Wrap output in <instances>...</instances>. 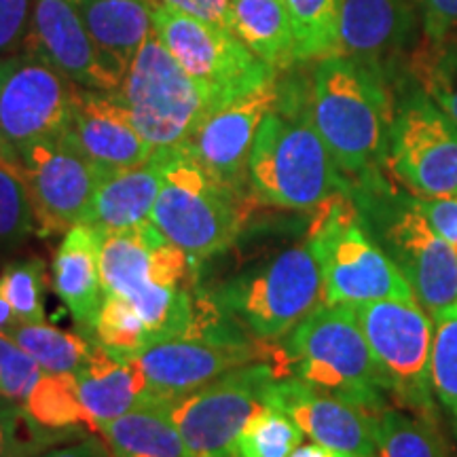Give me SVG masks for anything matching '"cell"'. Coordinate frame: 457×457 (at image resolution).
Returning <instances> with one entry per match:
<instances>
[{
    "instance_id": "6da1fadb",
    "label": "cell",
    "mask_w": 457,
    "mask_h": 457,
    "mask_svg": "<svg viewBox=\"0 0 457 457\" xmlns=\"http://www.w3.org/2000/svg\"><path fill=\"white\" fill-rule=\"evenodd\" d=\"M312 121L352 187L375 185L387 163L396 104L384 68L352 55L316 62L310 83Z\"/></svg>"
},
{
    "instance_id": "7a4b0ae2",
    "label": "cell",
    "mask_w": 457,
    "mask_h": 457,
    "mask_svg": "<svg viewBox=\"0 0 457 457\" xmlns=\"http://www.w3.org/2000/svg\"><path fill=\"white\" fill-rule=\"evenodd\" d=\"M248 182L254 202L313 212L337 193L350 191L322 136L312 121L310 89L279 87L250 151Z\"/></svg>"
},
{
    "instance_id": "3957f363",
    "label": "cell",
    "mask_w": 457,
    "mask_h": 457,
    "mask_svg": "<svg viewBox=\"0 0 457 457\" xmlns=\"http://www.w3.org/2000/svg\"><path fill=\"white\" fill-rule=\"evenodd\" d=\"M279 343L273 360L279 377H296L375 415L387 409L390 387L353 307L320 305Z\"/></svg>"
},
{
    "instance_id": "277c9868",
    "label": "cell",
    "mask_w": 457,
    "mask_h": 457,
    "mask_svg": "<svg viewBox=\"0 0 457 457\" xmlns=\"http://www.w3.org/2000/svg\"><path fill=\"white\" fill-rule=\"evenodd\" d=\"M205 293L228 322L262 343H279L324 305L322 271L307 242L256 261Z\"/></svg>"
},
{
    "instance_id": "5b68a950",
    "label": "cell",
    "mask_w": 457,
    "mask_h": 457,
    "mask_svg": "<svg viewBox=\"0 0 457 457\" xmlns=\"http://www.w3.org/2000/svg\"><path fill=\"white\" fill-rule=\"evenodd\" d=\"M305 242L322 271L324 305L356 307L381 299H415L396 262L370 236L352 188L313 210Z\"/></svg>"
},
{
    "instance_id": "8992f818",
    "label": "cell",
    "mask_w": 457,
    "mask_h": 457,
    "mask_svg": "<svg viewBox=\"0 0 457 457\" xmlns=\"http://www.w3.org/2000/svg\"><path fill=\"white\" fill-rule=\"evenodd\" d=\"M253 204L254 197L212 179L185 142L165 148L163 185L151 222L197 265L237 242Z\"/></svg>"
},
{
    "instance_id": "52a82bcc",
    "label": "cell",
    "mask_w": 457,
    "mask_h": 457,
    "mask_svg": "<svg viewBox=\"0 0 457 457\" xmlns=\"http://www.w3.org/2000/svg\"><path fill=\"white\" fill-rule=\"evenodd\" d=\"M153 30L174 60L205 89L216 111L278 81V71L254 55L237 34L185 11L157 4Z\"/></svg>"
},
{
    "instance_id": "ba28073f",
    "label": "cell",
    "mask_w": 457,
    "mask_h": 457,
    "mask_svg": "<svg viewBox=\"0 0 457 457\" xmlns=\"http://www.w3.org/2000/svg\"><path fill=\"white\" fill-rule=\"evenodd\" d=\"M136 128L155 148L179 146L216 111L205 89L153 34L114 89Z\"/></svg>"
},
{
    "instance_id": "9c48e42d",
    "label": "cell",
    "mask_w": 457,
    "mask_h": 457,
    "mask_svg": "<svg viewBox=\"0 0 457 457\" xmlns=\"http://www.w3.org/2000/svg\"><path fill=\"white\" fill-rule=\"evenodd\" d=\"M390 396L434 417L430 353L434 320L417 299H381L353 307Z\"/></svg>"
},
{
    "instance_id": "30bf717a",
    "label": "cell",
    "mask_w": 457,
    "mask_h": 457,
    "mask_svg": "<svg viewBox=\"0 0 457 457\" xmlns=\"http://www.w3.org/2000/svg\"><path fill=\"white\" fill-rule=\"evenodd\" d=\"M271 345L253 339L242 328L228 327L151 343L129 360L145 373L153 398L174 403L233 369L254 362L273 364L276 347Z\"/></svg>"
},
{
    "instance_id": "8fae6325",
    "label": "cell",
    "mask_w": 457,
    "mask_h": 457,
    "mask_svg": "<svg viewBox=\"0 0 457 457\" xmlns=\"http://www.w3.org/2000/svg\"><path fill=\"white\" fill-rule=\"evenodd\" d=\"M386 165L417 197L457 195V123L424 89L396 104Z\"/></svg>"
},
{
    "instance_id": "7c38bea8",
    "label": "cell",
    "mask_w": 457,
    "mask_h": 457,
    "mask_svg": "<svg viewBox=\"0 0 457 457\" xmlns=\"http://www.w3.org/2000/svg\"><path fill=\"white\" fill-rule=\"evenodd\" d=\"M271 362L233 369L170 403V417L195 457H228L245 421L265 404L267 387L278 379Z\"/></svg>"
},
{
    "instance_id": "4fadbf2b",
    "label": "cell",
    "mask_w": 457,
    "mask_h": 457,
    "mask_svg": "<svg viewBox=\"0 0 457 457\" xmlns=\"http://www.w3.org/2000/svg\"><path fill=\"white\" fill-rule=\"evenodd\" d=\"M77 85L38 57L21 51L0 62V138L15 153L64 136Z\"/></svg>"
},
{
    "instance_id": "5bb4252c",
    "label": "cell",
    "mask_w": 457,
    "mask_h": 457,
    "mask_svg": "<svg viewBox=\"0 0 457 457\" xmlns=\"http://www.w3.org/2000/svg\"><path fill=\"white\" fill-rule=\"evenodd\" d=\"M17 157L24 168L38 236H57L83 222L104 171L96 168L66 134L34 142Z\"/></svg>"
},
{
    "instance_id": "9a60e30c",
    "label": "cell",
    "mask_w": 457,
    "mask_h": 457,
    "mask_svg": "<svg viewBox=\"0 0 457 457\" xmlns=\"http://www.w3.org/2000/svg\"><path fill=\"white\" fill-rule=\"evenodd\" d=\"M381 245L430 316L457 305V253L434 231L415 204L403 197L381 214Z\"/></svg>"
},
{
    "instance_id": "2e32d148",
    "label": "cell",
    "mask_w": 457,
    "mask_h": 457,
    "mask_svg": "<svg viewBox=\"0 0 457 457\" xmlns=\"http://www.w3.org/2000/svg\"><path fill=\"white\" fill-rule=\"evenodd\" d=\"M278 100V81L210 112L185 145L212 179L250 195L248 162L256 131Z\"/></svg>"
},
{
    "instance_id": "e0dca14e",
    "label": "cell",
    "mask_w": 457,
    "mask_h": 457,
    "mask_svg": "<svg viewBox=\"0 0 457 457\" xmlns=\"http://www.w3.org/2000/svg\"><path fill=\"white\" fill-rule=\"evenodd\" d=\"M21 51L55 68L77 87L114 91L121 85L102 62L74 0H34Z\"/></svg>"
},
{
    "instance_id": "ac0fdd59",
    "label": "cell",
    "mask_w": 457,
    "mask_h": 457,
    "mask_svg": "<svg viewBox=\"0 0 457 457\" xmlns=\"http://www.w3.org/2000/svg\"><path fill=\"white\" fill-rule=\"evenodd\" d=\"M265 404L284 411L313 443L352 457H377V417L370 411L307 386L296 377H278Z\"/></svg>"
},
{
    "instance_id": "d6986e66",
    "label": "cell",
    "mask_w": 457,
    "mask_h": 457,
    "mask_svg": "<svg viewBox=\"0 0 457 457\" xmlns=\"http://www.w3.org/2000/svg\"><path fill=\"white\" fill-rule=\"evenodd\" d=\"M66 136L104 174L146 163L157 151L114 91L79 87Z\"/></svg>"
},
{
    "instance_id": "ffe728a7",
    "label": "cell",
    "mask_w": 457,
    "mask_h": 457,
    "mask_svg": "<svg viewBox=\"0 0 457 457\" xmlns=\"http://www.w3.org/2000/svg\"><path fill=\"white\" fill-rule=\"evenodd\" d=\"M100 248L102 233L98 228L79 222L68 228L51 262L55 295L66 305L79 333L89 337L91 341H94L96 316L104 301Z\"/></svg>"
},
{
    "instance_id": "44dd1931",
    "label": "cell",
    "mask_w": 457,
    "mask_h": 457,
    "mask_svg": "<svg viewBox=\"0 0 457 457\" xmlns=\"http://www.w3.org/2000/svg\"><path fill=\"white\" fill-rule=\"evenodd\" d=\"M413 0H343L341 54L386 71L415 26Z\"/></svg>"
},
{
    "instance_id": "7402d4cb",
    "label": "cell",
    "mask_w": 457,
    "mask_h": 457,
    "mask_svg": "<svg viewBox=\"0 0 457 457\" xmlns=\"http://www.w3.org/2000/svg\"><path fill=\"white\" fill-rule=\"evenodd\" d=\"M163 168L165 148H157L146 163L106 174L91 199L83 225L106 236L151 220L163 185Z\"/></svg>"
},
{
    "instance_id": "603a6c76",
    "label": "cell",
    "mask_w": 457,
    "mask_h": 457,
    "mask_svg": "<svg viewBox=\"0 0 457 457\" xmlns=\"http://www.w3.org/2000/svg\"><path fill=\"white\" fill-rule=\"evenodd\" d=\"M102 62L123 81L131 62L153 30L157 4L153 0H74Z\"/></svg>"
},
{
    "instance_id": "cb8c5ba5",
    "label": "cell",
    "mask_w": 457,
    "mask_h": 457,
    "mask_svg": "<svg viewBox=\"0 0 457 457\" xmlns=\"http://www.w3.org/2000/svg\"><path fill=\"white\" fill-rule=\"evenodd\" d=\"M72 375L94 432H100L102 426L128 411L155 400L145 373L134 360L114 358L102 347Z\"/></svg>"
},
{
    "instance_id": "d4e9b609",
    "label": "cell",
    "mask_w": 457,
    "mask_h": 457,
    "mask_svg": "<svg viewBox=\"0 0 457 457\" xmlns=\"http://www.w3.org/2000/svg\"><path fill=\"white\" fill-rule=\"evenodd\" d=\"M100 434L112 457H195L170 417V403L151 400L108 421Z\"/></svg>"
},
{
    "instance_id": "484cf974",
    "label": "cell",
    "mask_w": 457,
    "mask_h": 457,
    "mask_svg": "<svg viewBox=\"0 0 457 457\" xmlns=\"http://www.w3.org/2000/svg\"><path fill=\"white\" fill-rule=\"evenodd\" d=\"M231 30L273 71H290L299 64L284 0H231Z\"/></svg>"
},
{
    "instance_id": "4316f807",
    "label": "cell",
    "mask_w": 457,
    "mask_h": 457,
    "mask_svg": "<svg viewBox=\"0 0 457 457\" xmlns=\"http://www.w3.org/2000/svg\"><path fill=\"white\" fill-rule=\"evenodd\" d=\"M4 335L49 373H77L100 350L89 337L49 327L47 322H15Z\"/></svg>"
},
{
    "instance_id": "83f0119b",
    "label": "cell",
    "mask_w": 457,
    "mask_h": 457,
    "mask_svg": "<svg viewBox=\"0 0 457 457\" xmlns=\"http://www.w3.org/2000/svg\"><path fill=\"white\" fill-rule=\"evenodd\" d=\"M295 34L296 62L341 54L343 0H284Z\"/></svg>"
},
{
    "instance_id": "f1b7e54d",
    "label": "cell",
    "mask_w": 457,
    "mask_h": 457,
    "mask_svg": "<svg viewBox=\"0 0 457 457\" xmlns=\"http://www.w3.org/2000/svg\"><path fill=\"white\" fill-rule=\"evenodd\" d=\"M377 457H449L434 417L381 411L377 417Z\"/></svg>"
},
{
    "instance_id": "f546056e",
    "label": "cell",
    "mask_w": 457,
    "mask_h": 457,
    "mask_svg": "<svg viewBox=\"0 0 457 457\" xmlns=\"http://www.w3.org/2000/svg\"><path fill=\"white\" fill-rule=\"evenodd\" d=\"M21 409L30 413L38 424L54 430H83V428L94 430L79 398V387L72 373L43 370L41 379L28 394Z\"/></svg>"
},
{
    "instance_id": "4dcf8cb0",
    "label": "cell",
    "mask_w": 457,
    "mask_h": 457,
    "mask_svg": "<svg viewBox=\"0 0 457 457\" xmlns=\"http://www.w3.org/2000/svg\"><path fill=\"white\" fill-rule=\"evenodd\" d=\"M303 438L305 432L293 417L262 404L239 430L228 457H290L296 447H301Z\"/></svg>"
},
{
    "instance_id": "1f68e13d",
    "label": "cell",
    "mask_w": 457,
    "mask_h": 457,
    "mask_svg": "<svg viewBox=\"0 0 457 457\" xmlns=\"http://www.w3.org/2000/svg\"><path fill=\"white\" fill-rule=\"evenodd\" d=\"M94 341L114 358H134L148 345L145 320L125 296L104 295L96 316Z\"/></svg>"
},
{
    "instance_id": "d6a6232c",
    "label": "cell",
    "mask_w": 457,
    "mask_h": 457,
    "mask_svg": "<svg viewBox=\"0 0 457 457\" xmlns=\"http://www.w3.org/2000/svg\"><path fill=\"white\" fill-rule=\"evenodd\" d=\"M83 436V430H54L17 404L0 409V457H37Z\"/></svg>"
},
{
    "instance_id": "836d02e7",
    "label": "cell",
    "mask_w": 457,
    "mask_h": 457,
    "mask_svg": "<svg viewBox=\"0 0 457 457\" xmlns=\"http://www.w3.org/2000/svg\"><path fill=\"white\" fill-rule=\"evenodd\" d=\"M420 87L457 123V43L451 38L428 41L413 60Z\"/></svg>"
},
{
    "instance_id": "e575fe53",
    "label": "cell",
    "mask_w": 457,
    "mask_h": 457,
    "mask_svg": "<svg viewBox=\"0 0 457 457\" xmlns=\"http://www.w3.org/2000/svg\"><path fill=\"white\" fill-rule=\"evenodd\" d=\"M45 288L47 267L37 256L9 262L0 271V293L13 307L17 322H45Z\"/></svg>"
},
{
    "instance_id": "d590c367",
    "label": "cell",
    "mask_w": 457,
    "mask_h": 457,
    "mask_svg": "<svg viewBox=\"0 0 457 457\" xmlns=\"http://www.w3.org/2000/svg\"><path fill=\"white\" fill-rule=\"evenodd\" d=\"M37 231L20 159L0 165V248L20 244Z\"/></svg>"
},
{
    "instance_id": "8d00e7d4",
    "label": "cell",
    "mask_w": 457,
    "mask_h": 457,
    "mask_svg": "<svg viewBox=\"0 0 457 457\" xmlns=\"http://www.w3.org/2000/svg\"><path fill=\"white\" fill-rule=\"evenodd\" d=\"M430 353L432 390L457 424V305L434 316Z\"/></svg>"
},
{
    "instance_id": "74e56055",
    "label": "cell",
    "mask_w": 457,
    "mask_h": 457,
    "mask_svg": "<svg viewBox=\"0 0 457 457\" xmlns=\"http://www.w3.org/2000/svg\"><path fill=\"white\" fill-rule=\"evenodd\" d=\"M43 370L30 353L21 350L11 337L0 333V394L7 403L21 407Z\"/></svg>"
},
{
    "instance_id": "f35d334b",
    "label": "cell",
    "mask_w": 457,
    "mask_h": 457,
    "mask_svg": "<svg viewBox=\"0 0 457 457\" xmlns=\"http://www.w3.org/2000/svg\"><path fill=\"white\" fill-rule=\"evenodd\" d=\"M34 0H0V62L21 54Z\"/></svg>"
},
{
    "instance_id": "ab89813d",
    "label": "cell",
    "mask_w": 457,
    "mask_h": 457,
    "mask_svg": "<svg viewBox=\"0 0 457 457\" xmlns=\"http://www.w3.org/2000/svg\"><path fill=\"white\" fill-rule=\"evenodd\" d=\"M428 41L451 38L457 30V0H413Z\"/></svg>"
},
{
    "instance_id": "60d3db41",
    "label": "cell",
    "mask_w": 457,
    "mask_h": 457,
    "mask_svg": "<svg viewBox=\"0 0 457 457\" xmlns=\"http://www.w3.org/2000/svg\"><path fill=\"white\" fill-rule=\"evenodd\" d=\"M413 197L434 231H436L445 242L453 245V250L457 253V195Z\"/></svg>"
},
{
    "instance_id": "b9f144b4",
    "label": "cell",
    "mask_w": 457,
    "mask_h": 457,
    "mask_svg": "<svg viewBox=\"0 0 457 457\" xmlns=\"http://www.w3.org/2000/svg\"><path fill=\"white\" fill-rule=\"evenodd\" d=\"M163 3L231 30V0H163Z\"/></svg>"
},
{
    "instance_id": "7bdbcfd3",
    "label": "cell",
    "mask_w": 457,
    "mask_h": 457,
    "mask_svg": "<svg viewBox=\"0 0 457 457\" xmlns=\"http://www.w3.org/2000/svg\"><path fill=\"white\" fill-rule=\"evenodd\" d=\"M37 457H112L106 441L102 443L96 436H81L77 441L57 445L54 449L43 451Z\"/></svg>"
},
{
    "instance_id": "ee69618b",
    "label": "cell",
    "mask_w": 457,
    "mask_h": 457,
    "mask_svg": "<svg viewBox=\"0 0 457 457\" xmlns=\"http://www.w3.org/2000/svg\"><path fill=\"white\" fill-rule=\"evenodd\" d=\"M290 457H352L347 453H341V451H335V449H328L324 447V445H318V443H310V445H301V447H296Z\"/></svg>"
},
{
    "instance_id": "f6af8a7d",
    "label": "cell",
    "mask_w": 457,
    "mask_h": 457,
    "mask_svg": "<svg viewBox=\"0 0 457 457\" xmlns=\"http://www.w3.org/2000/svg\"><path fill=\"white\" fill-rule=\"evenodd\" d=\"M17 322L13 307L9 305V301L4 299V295L0 293V333H7V330Z\"/></svg>"
},
{
    "instance_id": "bcb514c9",
    "label": "cell",
    "mask_w": 457,
    "mask_h": 457,
    "mask_svg": "<svg viewBox=\"0 0 457 457\" xmlns=\"http://www.w3.org/2000/svg\"><path fill=\"white\" fill-rule=\"evenodd\" d=\"M15 159H20L17 157V153L7 145V142L0 138V165L7 163V162H15Z\"/></svg>"
},
{
    "instance_id": "7dc6e473",
    "label": "cell",
    "mask_w": 457,
    "mask_h": 457,
    "mask_svg": "<svg viewBox=\"0 0 457 457\" xmlns=\"http://www.w3.org/2000/svg\"><path fill=\"white\" fill-rule=\"evenodd\" d=\"M7 404H11V403H7V400H4L3 394H0V409H3V407H7Z\"/></svg>"
}]
</instances>
